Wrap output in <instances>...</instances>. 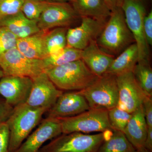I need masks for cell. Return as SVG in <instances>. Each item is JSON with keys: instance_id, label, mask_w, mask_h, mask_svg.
I'll list each match as a JSON object with an SVG mask.
<instances>
[{"instance_id": "38", "label": "cell", "mask_w": 152, "mask_h": 152, "mask_svg": "<svg viewBox=\"0 0 152 152\" xmlns=\"http://www.w3.org/2000/svg\"><path fill=\"white\" fill-rule=\"evenodd\" d=\"M4 75V72H3L1 68L0 67V79L3 77Z\"/></svg>"}, {"instance_id": "3", "label": "cell", "mask_w": 152, "mask_h": 152, "mask_svg": "<svg viewBox=\"0 0 152 152\" xmlns=\"http://www.w3.org/2000/svg\"><path fill=\"white\" fill-rule=\"evenodd\" d=\"M96 41L102 50L115 56L135 43L126 23L121 8L111 12Z\"/></svg>"}, {"instance_id": "29", "label": "cell", "mask_w": 152, "mask_h": 152, "mask_svg": "<svg viewBox=\"0 0 152 152\" xmlns=\"http://www.w3.org/2000/svg\"><path fill=\"white\" fill-rule=\"evenodd\" d=\"M18 38L7 29L0 26V56L16 47Z\"/></svg>"}, {"instance_id": "5", "label": "cell", "mask_w": 152, "mask_h": 152, "mask_svg": "<svg viewBox=\"0 0 152 152\" xmlns=\"http://www.w3.org/2000/svg\"><path fill=\"white\" fill-rule=\"evenodd\" d=\"M90 109L110 110L118 105V91L116 77L106 73L91 86L80 91Z\"/></svg>"}, {"instance_id": "12", "label": "cell", "mask_w": 152, "mask_h": 152, "mask_svg": "<svg viewBox=\"0 0 152 152\" xmlns=\"http://www.w3.org/2000/svg\"><path fill=\"white\" fill-rule=\"evenodd\" d=\"M81 18L80 24L76 27L68 29L66 46L83 50L92 41L97 40L107 20L89 17Z\"/></svg>"}, {"instance_id": "4", "label": "cell", "mask_w": 152, "mask_h": 152, "mask_svg": "<svg viewBox=\"0 0 152 152\" xmlns=\"http://www.w3.org/2000/svg\"><path fill=\"white\" fill-rule=\"evenodd\" d=\"M112 131L95 134L80 132L62 134L43 146L39 152H98Z\"/></svg>"}, {"instance_id": "16", "label": "cell", "mask_w": 152, "mask_h": 152, "mask_svg": "<svg viewBox=\"0 0 152 152\" xmlns=\"http://www.w3.org/2000/svg\"><path fill=\"white\" fill-rule=\"evenodd\" d=\"M115 58V56L102 50L96 40L92 41L82 50L81 60L99 77L107 73Z\"/></svg>"}, {"instance_id": "33", "label": "cell", "mask_w": 152, "mask_h": 152, "mask_svg": "<svg viewBox=\"0 0 152 152\" xmlns=\"http://www.w3.org/2000/svg\"><path fill=\"white\" fill-rule=\"evenodd\" d=\"M145 118L148 127L152 128V99L146 96L142 104Z\"/></svg>"}, {"instance_id": "8", "label": "cell", "mask_w": 152, "mask_h": 152, "mask_svg": "<svg viewBox=\"0 0 152 152\" xmlns=\"http://www.w3.org/2000/svg\"><path fill=\"white\" fill-rule=\"evenodd\" d=\"M0 67L4 76L26 77L32 79L45 72L42 60L25 56L16 47L0 56Z\"/></svg>"}, {"instance_id": "17", "label": "cell", "mask_w": 152, "mask_h": 152, "mask_svg": "<svg viewBox=\"0 0 152 152\" xmlns=\"http://www.w3.org/2000/svg\"><path fill=\"white\" fill-rule=\"evenodd\" d=\"M148 132L142 104L132 113L123 133L136 149L144 147Z\"/></svg>"}, {"instance_id": "6", "label": "cell", "mask_w": 152, "mask_h": 152, "mask_svg": "<svg viewBox=\"0 0 152 152\" xmlns=\"http://www.w3.org/2000/svg\"><path fill=\"white\" fill-rule=\"evenodd\" d=\"M121 8L126 23L137 46L138 62H150L149 46L143 31L144 19L147 15L143 1L124 0Z\"/></svg>"}, {"instance_id": "20", "label": "cell", "mask_w": 152, "mask_h": 152, "mask_svg": "<svg viewBox=\"0 0 152 152\" xmlns=\"http://www.w3.org/2000/svg\"><path fill=\"white\" fill-rule=\"evenodd\" d=\"M72 6L80 17L107 20L111 11L104 0H72Z\"/></svg>"}, {"instance_id": "34", "label": "cell", "mask_w": 152, "mask_h": 152, "mask_svg": "<svg viewBox=\"0 0 152 152\" xmlns=\"http://www.w3.org/2000/svg\"><path fill=\"white\" fill-rule=\"evenodd\" d=\"M110 11L115 10L117 9L121 8L122 6L124 0H104Z\"/></svg>"}, {"instance_id": "35", "label": "cell", "mask_w": 152, "mask_h": 152, "mask_svg": "<svg viewBox=\"0 0 152 152\" xmlns=\"http://www.w3.org/2000/svg\"><path fill=\"white\" fill-rule=\"evenodd\" d=\"M144 147L150 152H152V128L148 127Z\"/></svg>"}, {"instance_id": "32", "label": "cell", "mask_w": 152, "mask_h": 152, "mask_svg": "<svg viewBox=\"0 0 152 152\" xmlns=\"http://www.w3.org/2000/svg\"><path fill=\"white\" fill-rule=\"evenodd\" d=\"M13 108L0 96V124L7 121L12 114Z\"/></svg>"}, {"instance_id": "13", "label": "cell", "mask_w": 152, "mask_h": 152, "mask_svg": "<svg viewBox=\"0 0 152 152\" xmlns=\"http://www.w3.org/2000/svg\"><path fill=\"white\" fill-rule=\"evenodd\" d=\"M32 84V79L28 77L4 76L0 79V96L15 107L26 103Z\"/></svg>"}, {"instance_id": "21", "label": "cell", "mask_w": 152, "mask_h": 152, "mask_svg": "<svg viewBox=\"0 0 152 152\" xmlns=\"http://www.w3.org/2000/svg\"><path fill=\"white\" fill-rule=\"evenodd\" d=\"M139 61L138 50L135 43L132 44L115 58L106 73L117 76L132 71Z\"/></svg>"}, {"instance_id": "18", "label": "cell", "mask_w": 152, "mask_h": 152, "mask_svg": "<svg viewBox=\"0 0 152 152\" xmlns=\"http://www.w3.org/2000/svg\"><path fill=\"white\" fill-rule=\"evenodd\" d=\"M37 23L28 19L21 11L0 20V26L7 29L18 39H22L40 31Z\"/></svg>"}, {"instance_id": "9", "label": "cell", "mask_w": 152, "mask_h": 152, "mask_svg": "<svg viewBox=\"0 0 152 152\" xmlns=\"http://www.w3.org/2000/svg\"><path fill=\"white\" fill-rule=\"evenodd\" d=\"M80 17L72 5L67 2H49L38 20L40 31H46L57 28H67Z\"/></svg>"}, {"instance_id": "27", "label": "cell", "mask_w": 152, "mask_h": 152, "mask_svg": "<svg viewBox=\"0 0 152 152\" xmlns=\"http://www.w3.org/2000/svg\"><path fill=\"white\" fill-rule=\"evenodd\" d=\"M49 3L45 0H25L21 12L28 19L37 22Z\"/></svg>"}, {"instance_id": "19", "label": "cell", "mask_w": 152, "mask_h": 152, "mask_svg": "<svg viewBox=\"0 0 152 152\" xmlns=\"http://www.w3.org/2000/svg\"><path fill=\"white\" fill-rule=\"evenodd\" d=\"M46 32L41 31L27 37L18 39L17 48L30 58L43 59L48 56L45 43Z\"/></svg>"}, {"instance_id": "1", "label": "cell", "mask_w": 152, "mask_h": 152, "mask_svg": "<svg viewBox=\"0 0 152 152\" xmlns=\"http://www.w3.org/2000/svg\"><path fill=\"white\" fill-rule=\"evenodd\" d=\"M45 72L58 89L66 91L84 90L99 78L81 59L48 69Z\"/></svg>"}, {"instance_id": "30", "label": "cell", "mask_w": 152, "mask_h": 152, "mask_svg": "<svg viewBox=\"0 0 152 152\" xmlns=\"http://www.w3.org/2000/svg\"><path fill=\"white\" fill-rule=\"evenodd\" d=\"M10 132L6 122L0 124V152H9Z\"/></svg>"}, {"instance_id": "28", "label": "cell", "mask_w": 152, "mask_h": 152, "mask_svg": "<svg viewBox=\"0 0 152 152\" xmlns=\"http://www.w3.org/2000/svg\"><path fill=\"white\" fill-rule=\"evenodd\" d=\"M25 0H0V20L21 11Z\"/></svg>"}, {"instance_id": "15", "label": "cell", "mask_w": 152, "mask_h": 152, "mask_svg": "<svg viewBox=\"0 0 152 152\" xmlns=\"http://www.w3.org/2000/svg\"><path fill=\"white\" fill-rule=\"evenodd\" d=\"M80 91H69L60 95L47 113V118L61 119L75 116L90 109Z\"/></svg>"}, {"instance_id": "14", "label": "cell", "mask_w": 152, "mask_h": 152, "mask_svg": "<svg viewBox=\"0 0 152 152\" xmlns=\"http://www.w3.org/2000/svg\"><path fill=\"white\" fill-rule=\"evenodd\" d=\"M62 134L59 120L47 118L13 152H39L46 142Z\"/></svg>"}, {"instance_id": "24", "label": "cell", "mask_w": 152, "mask_h": 152, "mask_svg": "<svg viewBox=\"0 0 152 152\" xmlns=\"http://www.w3.org/2000/svg\"><path fill=\"white\" fill-rule=\"evenodd\" d=\"M67 28H57L46 31L45 43L48 54L54 53L67 46Z\"/></svg>"}, {"instance_id": "2", "label": "cell", "mask_w": 152, "mask_h": 152, "mask_svg": "<svg viewBox=\"0 0 152 152\" xmlns=\"http://www.w3.org/2000/svg\"><path fill=\"white\" fill-rule=\"evenodd\" d=\"M46 110L30 107L26 103L14 107L6 122L10 132L9 151H16L33 130L40 123Z\"/></svg>"}, {"instance_id": "26", "label": "cell", "mask_w": 152, "mask_h": 152, "mask_svg": "<svg viewBox=\"0 0 152 152\" xmlns=\"http://www.w3.org/2000/svg\"><path fill=\"white\" fill-rule=\"evenodd\" d=\"M108 115L112 129L123 132L132 116V113L118 106L108 110Z\"/></svg>"}, {"instance_id": "37", "label": "cell", "mask_w": 152, "mask_h": 152, "mask_svg": "<svg viewBox=\"0 0 152 152\" xmlns=\"http://www.w3.org/2000/svg\"><path fill=\"white\" fill-rule=\"evenodd\" d=\"M136 152H150L145 147L136 150Z\"/></svg>"}, {"instance_id": "22", "label": "cell", "mask_w": 152, "mask_h": 152, "mask_svg": "<svg viewBox=\"0 0 152 152\" xmlns=\"http://www.w3.org/2000/svg\"><path fill=\"white\" fill-rule=\"evenodd\" d=\"M136 149L123 132L113 129L109 137L101 145L98 152H136Z\"/></svg>"}, {"instance_id": "31", "label": "cell", "mask_w": 152, "mask_h": 152, "mask_svg": "<svg viewBox=\"0 0 152 152\" xmlns=\"http://www.w3.org/2000/svg\"><path fill=\"white\" fill-rule=\"evenodd\" d=\"M143 31L145 38L149 46L152 45V11L147 14L144 19Z\"/></svg>"}, {"instance_id": "36", "label": "cell", "mask_w": 152, "mask_h": 152, "mask_svg": "<svg viewBox=\"0 0 152 152\" xmlns=\"http://www.w3.org/2000/svg\"><path fill=\"white\" fill-rule=\"evenodd\" d=\"M48 1L52 2H71L72 0H45Z\"/></svg>"}, {"instance_id": "25", "label": "cell", "mask_w": 152, "mask_h": 152, "mask_svg": "<svg viewBox=\"0 0 152 152\" xmlns=\"http://www.w3.org/2000/svg\"><path fill=\"white\" fill-rule=\"evenodd\" d=\"M132 72L138 83L148 96H152V69L150 62H138Z\"/></svg>"}, {"instance_id": "7", "label": "cell", "mask_w": 152, "mask_h": 152, "mask_svg": "<svg viewBox=\"0 0 152 152\" xmlns=\"http://www.w3.org/2000/svg\"><path fill=\"white\" fill-rule=\"evenodd\" d=\"M58 119L62 134L101 133L113 130L109 122L108 110L103 109H90L75 116Z\"/></svg>"}, {"instance_id": "11", "label": "cell", "mask_w": 152, "mask_h": 152, "mask_svg": "<svg viewBox=\"0 0 152 152\" xmlns=\"http://www.w3.org/2000/svg\"><path fill=\"white\" fill-rule=\"evenodd\" d=\"M32 80V86L26 103L33 107L45 109L48 112L63 91L56 86L45 72Z\"/></svg>"}, {"instance_id": "23", "label": "cell", "mask_w": 152, "mask_h": 152, "mask_svg": "<svg viewBox=\"0 0 152 152\" xmlns=\"http://www.w3.org/2000/svg\"><path fill=\"white\" fill-rule=\"evenodd\" d=\"M82 50L66 46L61 50L42 59L45 71L48 69L81 59Z\"/></svg>"}, {"instance_id": "10", "label": "cell", "mask_w": 152, "mask_h": 152, "mask_svg": "<svg viewBox=\"0 0 152 152\" xmlns=\"http://www.w3.org/2000/svg\"><path fill=\"white\" fill-rule=\"evenodd\" d=\"M116 77L119 96L117 106L132 113L142 104L148 96L138 83L132 71Z\"/></svg>"}]
</instances>
